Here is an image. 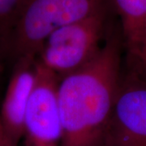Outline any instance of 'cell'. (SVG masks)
<instances>
[{
	"label": "cell",
	"instance_id": "4",
	"mask_svg": "<svg viewBox=\"0 0 146 146\" xmlns=\"http://www.w3.org/2000/svg\"><path fill=\"white\" fill-rule=\"evenodd\" d=\"M101 146H146V81L131 70L122 76Z\"/></svg>",
	"mask_w": 146,
	"mask_h": 146
},
{
	"label": "cell",
	"instance_id": "5",
	"mask_svg": "<svg viewBox=\"0 0 146 146\" xmlns=\"http://www.w3.org/2000/svg\"><path fill=\"white\" fill-rule=\"evenodd\" d=\"M60 79L36 60L34 87L27 106L24 146H60L63 126L58 102Z\"/></svg>",
	"mask_w": 146,
	"mask_h": 146
},
{
	"label": "cell",
	"instance_id": "2",
	"mask_svg": "<svg viewBox=\"0 0 146 146\" xmlns=\"http://www.w3.org/2000/svg\"><path fill=\"white\" fill-rule=\"evenodd\" d=\"M109 0H27L7 42L14 59L36 58L60 28L107 10Z\"/></svg>",
	"mask_w": 146,
	"mask_h": 146
},
{
	"label": "cell",
	"instance_id": "10",
	"mask_svg": "<svg viewBox=\"0 0 146 146\" xmlns=\"http://www.w3.org/2000/svg\"><path fill=\"white\" fill-rule=\"evenodd\" d=\"M0 146H18L14 141L11 139L8 134L6 132L5 129L2 125L0 121Z\"/></svg>",
	"mask_w": 146,
	"mask_h": 146
},
{
	"label": "cell",
	"instance_id": "8",
	"mask_svg": "<svg viewBox=\"0 0 146 146\" xmlns=\"http://www.w3.org/2000/svg\"><path fill=\"white\" fill-rule=\"evenodd\" d=\"M27 0H0V44L7 42Z\"/></svg>",
	"mask_w": 146,
	"mask_h": 146
},
{
	"label": "cell",
	"instance_id": "3",
	"mask_svg": "<svg viewBox=\"0 0 146 146\" xmlns=\"http://www.w3.org/2000/svg\"><path fill=\"white\" fill-rule=\"evenodd\" d=\"M107 10L54 32L43 44L36 60L59 79L90 63L104 45Z\"/></svg>",
	"mask_w": 146,
	"mask_h": 146
},
{
	"label": "cell",
	"instance_id": "1",
	"mask_svg": "<svg viewBox=\"0 0 146 146\" xmlns=\"http://www.w3.org/2000/svg\"><path fill=\"white\" fill-rule=\"evenodd\" d=\"M123 48L120 34L107 35L90 63L60 79V146H101L123 76Z\"/></svg>",
	"mask_w": 146,
	"mask_h": 146
},
{
	"label": "cell",
	"instance_id": "7",
	"mask_svg": "<svg viewBox=\"0 0 146 146\" xmlns=\"http://www.w3.org/2000/svg\"><path fill=\"white\" fill-rule=\"evenodd\" d=\"M119 18L128 65L146 59V0H110Z\"/></svg>",
	"mask_w": 146,
	"mask_h": 146
},
{
	"label": "cell",
	"instance_id": "6",
	"mask_svg": "<svg viewBox=\"0 0 146 146\" xmlns=\"http://www.w3.org/2000/svg\"><path fill=\"white\" fill-rule=\"evenodd\" d=\"M36 58L15 59L14 67L0 107V121L11 139L19 145L24 134L27 106L34 87Z\"/></svg>",
	"mask_w": 146,
	"mask_h": 146
},
{
	"label": "cell",
	"instance_id": "9",
	"mask_svg": "<svg viewBox=\"0 0 146 146\" xmlns=\"http://www.w3.org/2000/svg\"><path fill=\"white\" fill-rule=\"evenodd\" d=\"M128 67L129 70L136 73L141 79L146 81V59L140 63L128 65Z\"/></svg>",
	"mask_w": 146,
	"mask_h": 146
},
{
	"label": "cell",
	"instance_id": "11",
	"mask_svg": "<svg viewBox=\"0 0 146 146\" xmlns=\"http://www.w3.org/2000/svg\"><path fill=\"white\" fill-rule=\"evenodd\" d=\"M7 54H8V52L5 46H3V44H0V72L3 66V60Z\"/></svg>",
	"mask_w": 146,
	"mask_h": 146
}]
</instances>
